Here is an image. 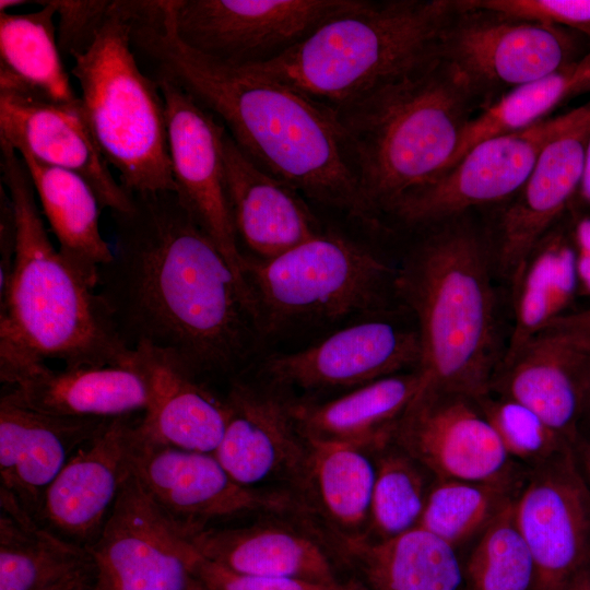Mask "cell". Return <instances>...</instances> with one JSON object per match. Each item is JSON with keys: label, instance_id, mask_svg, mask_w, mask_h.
<instances>
[{"label": "cell", "instance_id": "cell-1", "mask_svg": "<svg viewBox=\"0 0 590 590\" xmlns=\"http://www.w3.org/2000/svg\"><path fill=\"white\" fill-rule=\"evenodd\" d=\"M110 212L113 258L96 293L119 340L163 354L213 389L250 371L261 334L251 291L175 192Z\"/></svg>", "mask_w": 590, "mask_h": 590}, {"label": "cell", "instance_id": "cell-2", "mask_svg": "<svg viewBox=\"0 0 590 590\" xmlns=\"http://www.w3.org/2000/svg\"><path fill=\"white\" fill-rule=\"evenodd\" d=\"M131 44L153 70L191 95L260 168L309 199L374 221L334 113L245 67L212 60L177 35L173 0L132 1Z\"/></svg>", "mask_w": 590, "mask_h": 590}, {"label": "cell", "instance_id": "cell-3", "mask_svg": "<svg viewBox=\"0 0 590 590\" xmlns=\"http://www.w3.org/2000/svg\"><path fill=\"white\" fill-rule=\"evenodd\" d=\"M432 227L397 278L416 318L422 387L479 399L502 361L492 237L467 214Z\"/></svg>", "mask_w": 590, "mask_h": 590}, {"label": "cell", "instance_id": "cell-4", "mask_svg": "<svg viewBox=\"0 0 590 590\" xmlns=\"http://www.w3.org/2000/svg\"><path fill=\"white\" fill-rule=\"evenodd\" d=\"M2 185L15 220V255L0 294V350L66 368L129 366L132 350L115 333L103 303L56 249L24 161L0 140Z\"/></svg>", "mask_w": 590, "mask_h": 590}, {"label": "cell", "instance_id": "cell-5", "mask_svg": "<svg viewBox=\"0 0 590 590\" xmlns=\"http://www.w3.org/2000/svg\"><path fill=\"white\" fill-rule=\"evenodd\" d=\"M480 98L440 58L331 109L374 216L440 175Z\"/></svg>", "mask_w": 590, "mask_h": 590}, {"label": "cell", "instance_id": "cell-6", "mask_svg": "<svg viewBox=\"0 0 590 590\" xmlns=\"http://www.w3.org/2000/svg\"><path fill=\"white\" fill-rule=\"evenodd\" d=\"M452 0H355L270 62L246 66L337 109L439 58Z\"/></svg>", "mask_w": 590, "mask_h": 590}, {"label": "cell", "instance_id": "cell-7", "mask_svg": "<svg viewBox=\"0 0 590 590\" xmlns=\"http://www.w3.org/2000/svg\"><path fill=\"white\" fill-rule=\"evenodd\" d=\"M72 58L85 121L122 188L131 194L176 192L164 98L137 61L126 0L113 1L93 43Z\"/></svg>", "mask_w": 590, "mask_h": 590}, {"label": "cell", "instance_id": "cell-8", "mask_svg": "<svg viewBox=\"0 0 590 590\" xmlns=\"http://www.w3.org/2000/svg\"><path fill=\"white\" fill-rule=\"evenodd\" d=\"M243 271L262 332L333 321L381 308L397 294L396 269L335 234L319 235L270 259L244 255Z\"/></svg>", "mask_w": 590, "mask_h": 590}, {"label": "cell", "instance_id": "cell-9", "mask_svg": "<svg viewBox=\"0 0 590 590\" xmlns=\"http://www.w3.org/2000/svg\"><path fill=\"white\" fill-rule=\"evenodd\" d=\"M133 424L129 467L143 489L191 538L213 527L269 512H305L290 493L261 491L236 482L213 453L155 442Z\"/></svg>", "mask_w": 590, "mask_h": 590}, {"label": "cell", "instance_id": "cell-10", "mask_svg": "<svg viewBox=\"0 0 590 590\" xmlns=\"http://www.w3.org/2000/svg\"><path fill=\"white\" fill-rule=\"evenodd\" d=\"M455 3L439 58L463 75L479 98L508 92L579 60L574 32L467 7L461 0Z\"/></svg>", "mask_w": 590, "mask_h": 590}, {"label": "cell", "instance_id": "cell-11", "mask_svg": "<svg viewBox=\"0 0 590 590\" xmlns=\"http://www.w3.org/2000/svg\"><path fill=\"white\" fill-rule=\"evenodd\" d=\"M94 590H187L202 558L129 472L96 541Z\"/></svg>", "mask_w": 590, "mask_h": 590}, {"label": "cell", "instance_id": "cell-12", "mask_svg": "<svg viewBox=\"0 0 590 590\" xmlns=\"http://www.w3.org/2000/svg\"><path fill=\"white\" fill-rule=\"evenodd\" d=\"M355 0H173L179 38L234 67L270 62Z\"/></svg>", "mask_w": 590, "mask_h": 590}, {"label": "cell", "instance_id": "cell-13", "mask_svg": "<svg viewBox=\"0 0 590 590\" xmlns=\"http://www.w3.org/2000/svg\"><path fill=\"white\" fill-rule=\"evenodd\" d=\"M223 393L228 414L214 456L239 484L297 499L309 440L294 413L296 397L252 373L232 381Z\"/></svg>", "mask_w": 590, "mask_h": 590}, {"label": "cell", "instance_id": "cell-14", "mask_svg": "<svg viewBox=\"0 0 590 590\" xmlns=\"http://www.w3.org/2000/svg\"><path fill=\"white\" fill-rule=\"evenodd\" d=\"M515 518L534 563V590H567L590 566V486L573 446L528 470Z\"/></svg>", "mask_w": 590, "mask_h": 590}, {"label": "cell", "instance_id": "cell-15", "mask_svg": "<svg viewBox=\"0 0 590 590\" xmlns=\"http://www.w3.org/2000/svg\"><path fill=\"white\" fill-rule=\"evenodd\" d=\"M391 441L437 480L491 482L527 472L503 448L477 399L422 387Z\"/></svg>", "mask_w": 590, "mask_h": 590}, {"label": "cell", "instance_id": "cell-16", "mask_svg": "<svg viewBox=\"0 0 590 590\" xmlns=\"http://www.w3.org/2000/svg\"><path fill=\"white\" fill-rule=\"evenodd\" d=\"M568 117L569 111L477 143L440 176L405 194L387 214L406 225L433 226L475 206L511 199Z\"/></svg>", "mask_w": 590, "mask_h": 590}, {"label": "cell", "instance_id": "cell-17", "mask_svg": "<svg viewBox=\"0 0 590 590\" xmlns=\"http://www.w3.org/2000/svg\"><path fill=\"white\" fill-rule=\"evenodd\" d=\"M192 542L203 558L240 575L333 582L351 574L338 539L305 512L209 528Z\"/></svg>", "mask_w": 590, "mask_h": 590}, {"label": "cell", "instance_id": "cell-18", "mask_svg": "<svg viewBox=\"0 0 590 590\" xmlns=\"http://www.w3.org/2000/svg\"><path fill=\"white\" fill-rule=\"evenodd\" d=\"M156 81L165 103L175 193L220 249L236 278L250 290L225 186L226 129L186 91L167 80Z\"/></svg>", "mask_w": 590, "mask_h": 590}, {"label": "cell", "instance_id": "cell-19", "mask_svg": "<svg viewBox=\"0 0 590 590\" xmlns=\"http://www.w3.org/2000/svg\"><path fill=\"white\" fill-rule=\"evenodd\" d=\"M420 363L416 329L369 320L335 331L304 350L266 358L258 374L293 394L300 390L311 397L350 391L417 369Z\"/></svg>", "mask_w": 590, "mask_h": 590}, {"label": "cell", "instance_id": "cell-20", "mask_svg": "<svg viewBox=\"0 0 590 590\" xmlns=\"http://www.w3.org/2000/svg\"><path fill=\"white\" fill-rule=\"evenodd\" d=\"M590 139V101L569 110L544 145L527 180L508 200L491 234L496 274L507 281L541 238L568 212L581 181Z\"/></svg>", "mask_w": 590, "mask_h": 590}, {"label": "cell", "instance_id": "cell-21", "mask_svg": "<svg viewBox=\"0 0 590 590\" xmlns=\"http://www.w3.org/2000/svg\"><path fill=\"white\" fill-rule=\"evenodd\" d=\"M590 378V332L550 324L496 369L489 392L521 402L574 444Z\"/></svg>", "mask_w": 590, "mask_h": 590}, {"label": "cell", "instance_id": "cell-22", "mask_svg": "<svg viewBox=\"0 0 590 590\" xmlns=\"http://www.w3.org/2000/svg\"><path fill=\"white\" fill-rule=\"evenodd\" d=\"M0 140L20 155L81 176L102 208L110 212L132 208V194L109 170L85 121L80 98L55 103L0 92Z\"/></svg>", "mask_w": 590, "mask_h": 590}, {"label": "cell", "instance_id": "cell-23", "mask_svg": "<svg viewBox=\"0 0 590 590\" xmlns=\"http://www.w3.org/2000/svg\"><path fill=\"white\" fill-rule=\"evenodd\" d=\"M131 415L110 418L46 489L36 520L87 548L98 538L130 472Z\"/></svg>", "mask_w": 590, "mask_h": 590}, {"label": "cell", "instance_id": "cell-24", "mask_svg": "<svg viewBox=\"0 0 590 590\" xmlns=\"http://www.w3.org/2000/svg\"><path fill=\"white\" fill-rule=\"evenodd\" d=\"M109 420L47 414L1 396V488L36 519L48 486Z\"/></svg>", "mask_w": 590, "mask_h": 590}, {"label": "cell", "instance_id": "cell-25", "mask_svg": "<svg viewBox=\"0 0 590 590\" xmlns=\"http://www.w3.org/2000/svg\"><path fill=\"white\" fill-rule=\"evenodd\" d=\"M223 155L237 238L257 258L276 257L322 233L300 193L255 164L227 131Z\"/></svg>", "mask_w": 590, "mask_h": 590}, {"label": "cell", "instance_id": "cell-26", "mask_svg": "<svg viewBox=\"0 0 590 590\" xmlns=\"http://www.w3.org/2000/svg\"><path fill=\"white\" fill-rule=\"evenodd\" d=\"M130 364L145 375L150 388L149 405L135 424L139 434L155 442L214 455L227 422L224 393L148 347L133 349Z\"/></svg>", "mask_w": 590, "mask_h": 590}, {"label": "cell", "instance_id": "cell-27", "mask_svg": "<svg viewBox=\"0 0 590 590\" xmlns=\"http://www.w3.org/2000/svg\"><path fill=\"white\" fill-rule=\"evenodd\" d=\"M1 396L47 414L113 418L144 412L150 388L134 365L55 370L44 362L14 386L3 387Z\"/></svg>", "mask_w": 590, "mask_h": 590}, {"label": "cell", "instance_id": "cell-28", "mask_svg": "<svg viewBox=\"0 0 590 590\" xmlns=\"http://www.w3.org/2000/svg\"><path fill=\"white\" fill-rule=\"evenodd\" d=\"M422 385V375L414 369L323 401L296 398L294 413L308 439L353 445L374 453L391 441L399 418Z\"/></svg>", "mask_w": 590, "mask_h": 590}, {"label": "cell", "instance_id": "cell-29", "mask_svg": "<svg viewBox=\"0 0 590 590\" xmlns=\"http://www.w3.org/2000/svg\"><path fill=\"white\" fill-rule=\"evenodd\" d=\"M308 440L298 502L339 541L364 540L376 479L373 453L353 445Z\"/></svg>", "mask_w": 590, "mask_h": 590}, {"label": "cell", "instance_id": "cell-30", "mask_svg": "<svg viewBox=\"0 0 590 590\" xmlns=\"http://www.w3.org/2000/svg\"><path fill=\"white\" fill-rule=\"evenodd\" d=\"M339 542L367 590H467L458 551L423 529L382 542Z\"/></svg>", "mask_w": 590, "mask_h": 590}, {"label": "cell", "instance_id": "cell-31", "mask_svg": "<svg viewBox=\"0 0 590 590\" xmlns=\"http://www.w3.org/2000/svg\"><path fill=\"white\" fill-rule=\"evenodd\" d=\"M567 215V222L560 220L541 238L510 281L514 326L502 362L567 315L579 294L568 212Z\"/></svg>", "mask_w": 590, "mask_h": 590}, {"label": "cell", "instance_id": "cell-32", "mask_svg": "<svg viewBox=\"0 0 590 590\" xmlns=\"http://www.w3.org/2000/svg\"><path fill=\"white\" fill-rule=\"evenodd\" d=\"M0 590H47L96 575L90 552L50 531L0 489Z\"/></svg>", "mask_w": 590, "mask_h": 590}, {"label": "cell", "instance_id": "cell-33", "mask_svg": "<svg viewBox=\"0 0 590 590\" xmlns=\"http://www.w3.org/2000/svg\"><path fill=\"white\" fill-rule=\"evenodd\" d=\"M20 155V154H19ZM30 173L59 251L85 282L96 290L98 269L113 258L111 245L99 229L97 196L81 176L20 155Z\"/></svg>", "mask_w": 590, "mask_h": 590}, {"label": "cell", "instance_id": "cell-34", "mask_svg": "<svg viewBox=\"0 0 590 590\" xmlns=\"http://www.w3.org/2000/svg\"><path fill=\"white\" fill-rule=\"evenodd\" d=\"M32 13H0V92L73 103V91L61 60L52 1H36Z\"/></svg>", "mask_w": 590, "mask_h": 590}, {"label": "cell", "instance_id": "cell-35", "mask_svg": "<svg viewBox=\"0 0 590 590\" xmlns=\"http://www.w3.org/2000/svg\"><path fill=\"white\" fill-rule=\"evenodd\" d=\"M585 92H590V70L582 57L551 75L503 93L469 120L455 154L440 175L477 143L526 130L546 119L565 99Z\"/></svg>", "mask_w": 590, "mask_h": 590}, {"label": "cell", "instance_id": "cell-36", "mask_svg": "<svg viewBox=\"0 0 590 590\" xmlns=\"http://www.w3.org/2000/svg\"><path fill=\"white\" fill-rule=\"evenodd\" d=\"M528 470L514 477L491 482L436 480L417 528L458 551L477 539L518 497Z\"/></svg>", "mask_w": 590, "mask_h": 590}, {"label": "cell", "instance_id": "cell-37", "mask_svg": "<svg viewBox=\"0 0 590 590\" xmlns=\"http://www.w3.org/2000/svg\"><path fill=\"white\" fill-rule=\"evenodd\" d=\"M373 456L376 479L363 541L382 542L417 528L437 479L392 441Z\"/></svg>", "mask_w": 590, "mask_h": 590}, {"label": "cell", "instance_id": "cell-38", "mask_svg": "<svg viewBox=\"0 0 590 590\" xmlns=\"http://www.w3.org/2000/svg\"><path fill=\"white\" fill-rule=\"evenodd\" d=\"M510 503L480 534L463 564L467 590H534L535 568Z\"/></svg>", "mask_w": 590, "mask_h": 590}, {"label": "cell", "instance_id": "cell-39", "mask_svg": "<svg viewBox=\"0 0 590 590\" xmlns=\"http://www.w3.org/2000/svg\"><path fill=\"white\" fill-rule=\"evenodd\" d=\"M477 402L507 455L528 469L573 446L536 412L517 400L488 392Z\"/></svg>", "mask_w": 590, "mask_h": 590}, {"label": "cell", "instance_id": "cell-40", "mask_svg": "<svg viewBox=\"0 0 590 590\" xmlns=\"http://www.w3.org/2000/svg\"><path fill=\"white\" fill-rule=\"evenodd\" d=\"M467 7L556 26L590 39V0H461Z\"/></svg>", "mask_w": 590, "mask_h": 590}, {"label": "cell", "instance_id": "cell-41", "mask_svg": "<svg viewBox=\"0 0 590 590\" xmlns=\"http://www.w3.org/2000/svg\"><path fill=\"white\" fill-rule=\"evenodd\" d=\"M196 575L208 590H367L356 575L333 582L287 577H255L233 573L203 557Z\"/></svg>", "mask_w": 590, "mask_h": 590}, {"label": "cell", "instance_id": "cell-42", "mask_svg": "<svg viewBox=\"0 0 590 590\" xmlns=\"http://www.w3.org/2000/svg\"><path fill=\"white\" fill-rule=\"evenodd\" d=\"M59 20L57 40L61 55L85 51L109 15L113 1L51 0Z\"/></svg>", "mask_w": 590, "mask_h": 590}, {"label": "cell", "instance_id": "cell-43", "mask_svg": "<svg viewBox=\"0 0 590 590\" xmlns=\"http://www.w3.org/2000/svg\"><path fill=\"white\" fill-rule=\"evenodd\" d=\"M578 293L590 296V216L569 213Z\"/></svg>", "mask_w": 590, "mask_h": 590}, {"label": "cell", "instance_id": "cell-44", "mask_svg": "<svg viewBox=\"0 0 590 590\" xmlns=\"http://www.w3.org/2000/svg\"><path fill=\"white\" fill-rule=\"evenodd\" d=\"M0 204V294L9 283L15 255V220L9 193L1 185Z\"/></svg>", "mask_w": 590, "mask_h": 590}, {"label": "cell", "instance_id": "cell-45", "mask_svg": "<svg viewBox=\"0 0 590 590\" xmlns=\"http://www.w3.org/2000/svg\"><path fill=\"white\" fill-rule=\"evenodd\" d=\"M568 212L575 215L590 216V139L587 145L581 181Z\"/></svg>", "mask_w": 590, "mask_h": 590}, {"label": "cell", "instance_id": "cell-46", "mask_svg": "<svg viewBox=\"0 0 590 590\" xmlns=\"http://www.w3.org/2000/svg\"><path fill=\"white\" fill-rule=\"evenodd\" d=\"M573 447L578 465L590 486V437L580 430Z\"/></svg>", "mask_w": 590, "mask_h": 590}, {"label": "cell", "instance_id": "cell-47", "mask_svg": "<svg viewBox=\"0 0 590 590\" xmlns=\"http://www.w3.org/2000/svg\"><path fill=\"white\" fill-rule=\"evenodd\" d=\"M553 323L578 328L590 332V308L581 311H570L551 324Z\"/></svg>", "mask_w": 590, "mask_h": 590}, {"label": "cell", "instance_id": "cell-48", "mask_svg": "<svg viewBox=\"0 0 590 590\" xmlns=\"http://www.w3.org/2000/svg\"><path fill=\"white\" fill-rule=\"evenodd\" d=\"M96 575L85 576L67 581L47 590H94Z\"/></svg>", "mask_w": 590, "mask_h": 590}, {"label": "cell", "instance_id": "cell-49", "mask_svg": "<svg viewBox=\"0 0 590 590\" xmlns=\"http://www.w3.org/2000/svg\"><path fill=\"white\" fill-rule=\"evenodd\" d=\"M567 590H590V566L577 575Z\"/></svg>", "mask_w": 590, "mask_h": 590}, {"label": "cell", "instance_id": "cell-50", "mask_svg": "<svg viewBox=\"0 0 590 590\" xmlns=\"http://www.w3.org/2000/svg\"><path fill=\"white\" fill-rule=\"evenodd\" d=\"M585 422L590 424V378H589L588 386H587V389H586L580 425H581V423H585Z\"/></svg>", "mask_w": 590, "mask_h": 590}, {"label": "cell", "instance_id": "cell-51", "mask_svg": "<svg viewBox=\"0 0 590 590\" xmlns=\"http://www.w3.org/2000/svg\"><path fill=\"white\" fill-rule=\"evenodd\" d=\"M25 3H28V1H24V0H1L0 1V13H5V12H8V9L19 7V5H23Z\"/></svg>", "mask_w": 590, "mask_h": 590}, {"label": "cell", "instance_id": "cell-52", "mask_svg": "<svg viewBox=\"0 0 590 590\" xmlns=\"http://www.w3.org/2000/svg\"><path fill=\"white\" fill-rule=\"evenodd\" d=\"M187 590H208L204 585L197 578V580Z\"/></svg>", "mask_w": 590, "mask_h": 590}, {"label": "cell", "instance_id": "cell-53", "mask_svg": "<svg viewBox=\"0 0 590 590\" xmlns=\"http://www.w3.org/2000/svg\"><path fill=\"white\" fill-rule=\"evenodd\" d=\"M583 59H585V61H586V63H587V66H588V68H589V70H590V52L587 54V55L583 57Z\"/></svg>", "mask_w": 590, "mask_h": 590}]
</instances>
